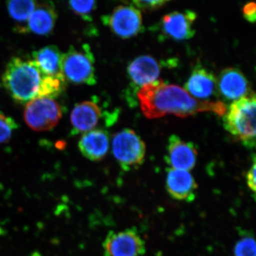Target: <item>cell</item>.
<instances>
[{"mask_svg":"<svg viewBox=\"0 0 256 256\" xmlns=\"http://www.w3.org/2000/svg\"><path fill=\"white\" fill-rule=\"evenodd\" d=\"M141 110L146 118L156 119L168 114L186 118L200 112H210L223 116L226 106L222 101L194 98L184 88L158 80L138 92Z\"/></svg>","mask_w":256,"mask_h":256,"instance_id":"obj_1","label":"cell"},{"mask_svg":"<svg viewBox=\"0 0 256 256\" xmlns=\"http://www.w3.org/2000/svg\"><path fill=\"white\" fill-rule=\"evenodd\" d=\"M43 76L33 60L14 57L6 65L2 82L16 102L28 104L36 98Z\"/></svg>","mask_w":256,"mask_h":256,"instance_id":"obj_2","label":"cell"},{"mask_svg":"<svg viewBox=\"0 0 256 256\" xmlns=\"http://www.w3.org/2000/svg\"><path fill=\"white\" fill-rule=\"evenodd\" d=\"M256 96L254 92L234 101L224 114V126L247 148L256 146Z\"/></svg>","mask_w":256,"mask_h":256,"instance_id":"obj_3","label":"cell"},{"mask_svg":"<svg viewBox=\"0 0 256 256\" xmlns=\"http://www.w3.org/2000/svg\"><path fill=\"white\" fill-rule=\"evenodd\" d=\"M94 64L95 58L88 45L84 44L80 48L70 46L62 55L60 70L65 80L94 86L97 82Z\"/></svg>","mask_w":256,"mask_h":256,"instance_id":"obj_4","label":"cell"},{"mask_svg":"<svg viewBox=\"0 0 256 256\" xmlns=\"http://www.w3.org/2000/svg\"><path fill=\"white\" fill-rule=\"evenodd\" d=\"M112 154L124 171L138 169L144 163L146 144L131 129L116 132L112 138Z\"/></svg>","mask_w":256,"mask_h":256,"instance_id":"obj_5","label":"cell"},{"mask_svg":"<svg viewBox=\"0 0 256 256\" xmlns=\"http://www.w3.org/2000/svg\"><path fill=\"white\" fill-rule=\"evenodd\" d=\"M62 114V107L54 99L37 98L26 104L24 118L32 130L44 132L54 128Z\"/></svg>","mask_w":256,"mask_h":256,"instance_id":"obj_6","label":"cell"},{"mask_svg":"<svg viewBox=\"0 0 256 256\" xmlns=\"http://www.w3.org/2000/svg\"><path fill=\"white\" fill-rule=\"evenodd\" d=\"M102 248L104 256H142L146 250L144 239L133 228L109 232Z\"/></svg>","mask_w":256,"mask_h":256,"instance_id":"obj_7","label":"cell"},{"mask_svg":"<svg viewBox=\"0 0 256 256\" xmlns=\"http://www.w3.org/2000/svg\"><path fill=\"white\" fill-rule=\"evenodd\" d=\"M102 20L114 34L122 38L137 36L143 28L140 11L132 5H120Z\"/></svg>","mask_w":256,"mask_h":256,"instance_id":"obj_8","label":"cell"},{"mask_svg":"<svg viewBox=\"0 0 256 256\" xmlns=\"http://www.w3.org/2000/svg\"><path fill=\"white\" fill-rule=\"evenodd\" d=\"M198 152L194 144L178 136H170L164 160L171 169L190 172L196 164Z\"/></svg>","mask_w":256,"mask_h":256,"instance_id":"obj_9","label":"cell"},{"mask_svg":"<svg viewBox=\"0 0 256 256\" xmlns=\"http://www.w3.org/2000/svg\"><path fill=\"white\" fill-rule=\"evenodd\" d=\"M196 14L193 11H175L164 15L160 23L163 34L173 40H188L195 34Z\"/></svg>","mask_w":256,"mask_h":256,"instance_id":"obj_10","label":"cell"},{"mask_svg":"<svg viewBox=\"0 0 256 256\" xmlns=\"http://www.w3.org/2000/svg\"><path fill=\"white\" fill-rule=\"evenodd\" d=\"M165 188L173 200L191 202L196 198L198 184L190 172L169 168L166 172Z\"/></svg>","mask_w":256,"mask_h":256,"instance_id":"obj_11","label":"cell"},{"mask_svg":"<svg viewBox=\"0 0 256 256\" xmlns=\"http://www.w3.org/2000/svg\"><path fill=\"white\" fill-rule=\"evenodd\" d=\"M217 94L226 100H236L252 94L244 74L238 68H227L216 78Z\"/></svg>","mask_w":256,"mask_h":256,"instance_id":"obj_12","label":"cell"},{"mask_svg":"<svg viewBox=\"0 0 256 256\" xmlns=\"http://www.w3.org/2000/svg\"><path fill=\"white\" fill-rule=\"evenodd\" d=\"M56 20L57 13L53 3L48 2L37 4L26 24L18 26V32L46 36L54 30Z\"/></svg>","mask_w":256,"mask_h":256,"instance_id":"obj_13","label":"cell"},{"mask_svg":"<svg viewBox=\"0 0 256 256\" xmlns=\"http://www.w3.org/2000/svg\"><path fill=\"white\" fill-rule=\"evenodd\" d=\"M102 117V110L97 102L86 100L76 104L70 114V136L92 130Z\"/></svg>","mask_w":256,"mask_h":256,"instance_id":"obj_14","label":"cell"},{"mask_svg":"<svg viewBox=\"0 0 256 256\" xmlns=\"http://www.w3.org/2000/svg\"><path fill=\"white\" fill-rule=\"evenodd\" d=\"M80 153L92 162L104 160L110 148V136L106 130L94 129L82 134L78 142Z\"/></svg>","mask_w":256,"mask_h":256,"instance_id":"obj_15","label":"cell"},{"mask_svg":"<svg viewBox=\"0 0 256 256\" xmlns=\"http://www.w3.org/2000/svg\"><path fill=\"white\" fill-rule=\"evenodd\" d=\"M160 64L151 56L144 55L132 60L128 67V74L131 82L139 88L158 80L160 74Z\"/></svg>","mask_w":256,"mask_h":256,"instance_id":"obj_16","label":"cell"},{"mask_svg":"<svg viewBox=\"0 0 256 256\" xmlns=\"http://www.w3.org/2000/svg\"><path fill=\"white\" fill-rule=\"evenodd\" d=\"M184 89L194 98L204 100L216 94V78L206 68L194 69L185 84Z\"/></svg>","mask_w":256,"mask_h":256,"instance_id":"obj_17","label":"cell"},{"mask_svg":"<svg viewBox=\"0 0 256 256\" xmlns=\"http://www.w3.org/2000/svg\"><path fill=\"white\" fill-rule=\"evenodd\" d=\"M62 55L60 48L55 45H48L34 52L32 60L36 64L44 76H62L60 70Z\"/></svg>","mask_w":256,"mask_h":256,"instance_id":"obj_18","label":"cell"},{"mask_svg":"<svg viewBox=\"0 0 256 256\" xmlns=\"http://www.w3.org/2000/svg\"><path fill=\"white\" fill-rule=\"evenodd\" d=\"M36 5V2L31 0H12L6 2L10 16L20 23L28 22Z\"/></svg>","mask_w":256,"mask_h":256,"instance_id":"obj_19","label":"cell"},{"mask_svg":"<svg viewBox=\"0 0 256 256\" xmlns=\"http://www.w3.org/2000/svg\"><path fill=\"white\" fill-rule=\"evenodd\" d=\"M66 80L63 76H44L42 78L37 98H47L54 99L63 92Z\"/></svg>","mask_w":256,"mask_h":256,"instance_id":"obj_20","label":"cell"},{"mask_svg":"<svg viewBox=\"0 0 256 256\" xmlns=\"http://www.w3.org/2000/svg\"><path fill=\"white\" fill-rule=\"evenodd\" d=\"M232 256H256V242L250 234H246L234 246Z\"/></svg>","mask_w":256,"mask_h":256,"instance_id":"obj_21","label":"cell"},{"mask_svg":"<svg viewBox=\"0 0 256 256\" xmlns=\"http://www.w3.org/2000/svg\"><path fill=\"white\" fill-rule=\"evenodd\" d=\"M97 2L94 0L92 1H70L69 8L75 14L86 21H92V13L96 9Z\"/></svg>","mask_w":256,"mask_h":256,"instance_id":"obj_22","label":"cell"},{"mask_svg":"<svg viewBox=\"0 0 256 256\" xmlns=\"http://www.w3.org/2000/svg\"><path fill=\"white\" fill-rule=\"evenodd\" d=\"M18 124L12 118L0 111V144L9 142Z\"/></svg>","mask_w":256,"mask_h":256,"instance_id":"obj_23","label":"cell"},{"mask_svg":"<svg viewBox=\"0 0 256 256\" xmlns=\"http://www.w3.org/2000/svg\"><path fill=\"white\" fill-rule=\"evenodd\" d=\"M169 2L168 1H162V0H154V1H143V0H134L132 2V6L137 8L138 10H159L160 8L164 6L166 3Z\"/></svg>","mask_w":256,"mask_h":256,"instance_id":"obj_24","label":"cell"},{"mask_svg":"<svg viewBox=\"0 0 256 256\" xmlns=\"http://www.w3.org/2000/svg\"><path fill=\"white\" fill-rule=\"evenodd\" d=\"M256 159L254 158L252 166H250V169L248 170L246 178L248 186V188H250V191L252 192L254 194H255L256 190Z\"/></svg>","mask_w":256,"mask_h":256,"instance_id":"obj_25","label":"cell"},{"mask_svg":"<svg viewBox=\"0 0 256 256\" xmlns=\"http://www.w3.org/2000/svg\"><path fill=\"white\" fill-rule=\"evenodd\" d=\"M244 18L249 22L254 23L256 18V5L255 2H248L242 8Z\"/></svg>","mask_w":256,"mask_h":256,"instance_id":"obj_26","label":"cell"}]
</instances>
